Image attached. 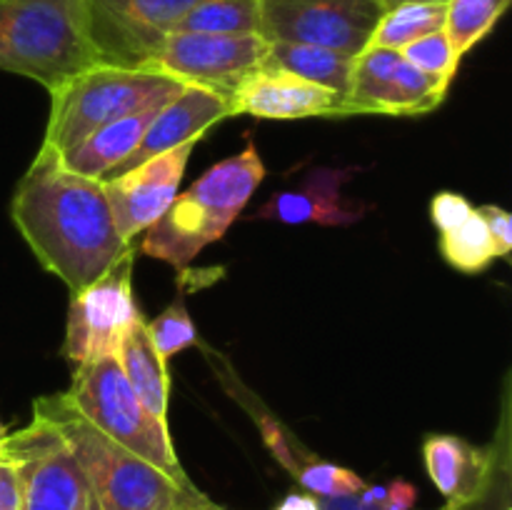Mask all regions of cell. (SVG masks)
<instances>
[{"mask_svg":"<svg viewBox=\"0 0 512 510\" xmlns=\"http://www.w3.org/2000/svg\"><path fill=\"white\" fill-rule=\"evenodd\" d=\"M10 218L38 263L58 275L70 293L95 283L135 248L115 228L103 183L68 170L50 148H40L20 178Z\"/></svg>","mask_w":512,"mask_h":510,"instance_id":"cell-1","label":"cell"},{"mask_svg":"<svg viewBox=\"0 0 512 510\" xmlns=\"http://www.w3.org/2000/svg\"><path fill=\"white\" fill-rule=\"evenodd\" d=\"M33 415L48 420L83 470L100 510H215L198 488H183L170 475L125 450L88 423L68 395H45Z\"/></svg>","mask_w":512,"mask_h":510,"instance_id":"cell-2","label":"cell"},{"mask_svg":"<svg viewBox=\"0 0 512 510\" xmlns=\"http://www.w3.org/2000/svg\"><path fill=\"white\" fill-rule=\"evenodd\" d=\"M263 178L265 165L248 140L245 150L215 163L185 193L175 195L170 208L143 230L140 250L173 268H185L200 250L223 238Z\"/></svg>","mask_w":512,"mask_h":510,"instance_id":"cell-3","label":"cell"},{"mask_svg":"<svg viewBox=\"0 0 512 510\" xmlns=\"http://www.w3.org/2000/svg\"><path fill=\"white\" fill-rule=\"evenodd\" d=\"M185 83L155 68L88 65L50 90L43 148L63 155L103 125L173 100Z\"/></svg>","mask_w":512,"mask_h":510,"instance_id":"cell-4","label":"cell"},{"mask_svg":"<svg viewBox=\"0 0 512 510\" xmlns=\"http://www.w3.org/2000/svg\"><path fill=\"white\" fill-rule=\"evenodd\" d=\"M88 65L78 0H0V70L53 90Z\"/></svg>","mask_w":512,"mask_h":510,"instance_id":"cell-5","label":"cell"},{"mask_svg":"<svg viewBox=\"0 0 512 510\" xmlns=\"http://www.w3.org/2000/svg\"><path fill=\"white\" fill-rule=\"evenodd\" d=\"M65 395L93 428L148 460L183 488H195L175 455L170 428L158 423L140 403L120 368L118 355H105L73 368V380Z\"/></svg>","mask_w":512,"mask_h":510,"instance_id":"cell-6","label":"cell"},{"mask_svg":"<svg viewBox=\"0 0 512 510\" xmlns=\"http://www.w3.org/2000/svg\"><path fill=\"white\" fill-rule=\"evenodd\" d=\"M200 0H78L93 63L148 68L160 45Z\"/></svg>","mask_w":512,"mask_h":510,"instance_id":"cell-7","label":"cell"},{"mask_svg":"<svg viewBox=\"0 0 512 510\" xmlns=\"http://www.w3.org/2000/svg\"><path fill=\"white\" fill-rule=\"evenodd\" d=\"M133 265L135 248H130L95 283L70 298L63 358L73 368L118 355L120 340L143 320L133 295Z\"/></svg>","mask_w":512,"mask_h":510,"instance_id":"cell-8","label":"cell"},{"mask_svg":"<svg viewBox=\"0 0 512 510\" xmlns=\"http://www.w3.org/2000/svg\"><path fill=\"white\" fill-rule=\"evenodd\" d=\"M0 453L18 465L20 510H100L83 470L48 420L33 415L28 428L5 435Z\"/></svg>","mask_w":512,"mask_h":510,"instance_id":"cell-9","label":"cell"},{"mask_svg":"<svg viewBox=\"0 0 512 510\" xmlns=\"http://www.w3.org/2000/svg\"><path fill=\"white\" fill-rule=\"evenodd\" d=\"M268 48L263 35L170 33L148 68L230 100L263 70Z\"/></svg>","mask_w":512,"mask_h":510,"instance_id":"cell-10","label":"cell"},{"mask_svg":"<svg viewBox=\"0 0 512 510\" xmlns=\"http://www.w3.org/2000/svg\"><path fill=\"white\" fill-rule=\"evenodd\" d=\"M385 13L383 0H263V38L358 55Z\"/></svg>","mask_w":512,"mask_h":510,"instance_id":"cell-11","label":"cell"},{"mask_svg":"<svg viewBox=\"0 0 512 510\" xmlns=\"http://www.w3.org/2000/svg\"><path fill=\"white\" fill-rule=\"evenodd\" d=\"M448 90L420 73L400 50L368 45L353 60L343 115H425L440 108Z\"/></svg>","mask_w":512,"mask_h":510,"instance_id":"cell-12","label":"cell"},{"mask_svg":"<svg viewBox=\"0 0 512 510\" xmlns=\"http://www.w3.org/2000/svg\"><path fill=\"white\" fill-rule=\"evenodd\" d=\"M193 148L195 140H190L168 153L143 160L125 173L100 180L115 228L125 243H133L135 235L150 228L170 208L178 195L180 180H183Z\"/></svg>","mask_w":512,"mask_h":510,"instance_id":"cell-13","label":"cell"},{"mask_svg":"<svg viewBox=\"0 0 512 510\" xmlns=\"http://www.w3.org/2000/svg\"><path fill=\"white\" fill-rule=\"evenodd\" d=\"M235 115L265 120L343 118V98L293 73L263 68L230 98V118Z\"/></svg>","mask_w":512,"mask_h":510,"instance_id":"cell-14","label":"cell"},{"mask_svg":"<svg viewBox=\"0 0 512 510\" xmlns=\"http://www.w3.org/2000/svg\"><path fill=\"white\" fill-rule=\"evenodd\" d=\"M225 118H230V100L213 93V90L198 88V85H185L173 100H168L158 110V115L148 125L138 148L118 168L110 170L105 178L125 173V170L135 168L143 160L155 158L160 153H168V150L190 143V140L198 143L205 135V130L213 128L215 123H220Z\"/></svg>","mask_w":512,"mask_h":510,"instance_id":"cell-15","label":"cell"},{"mask_svg":"<svg viewBox=\"0 0 512 510\" xmlns=\"http://www.w3.org/2000/svg\"><path fill=\"white\" fill-rule=\"evenodd\" d=\"M350 170L315 168L298 188L283 190L255 210V220L303 225H353L368 213L365 203H348L340 193Z\"/></svg>","mask_w":512,"mask_h":510,"instance_id":"cell-16","label":"cell"},{"mask_svg":"<svg viewBox=\"0 0 512 510\" xmlns=\"http://www.w3.org/2000/svg\"><path fill=\"white\" fill-rule=\"evenodd\" d=\"M423 460L430 480L448 503L443 510H458L473 503L485 488L493 468V445L478 448L458 435H428Z\"/></svg>","mask_w":512,"mask_h":510,"instance_id":"cell-17","label":"cell"},{"mask_svg":"<svg viewBox=\"0 0 512 510\" xmlns=\"http://www.w3.org/2000/svg\"><path fill=\"white\" fill-rule=\"evenodd\" d=\"M165 103L150 105V108L138 110L133 115H123V118L113 120V123L103 125V128L95 130L93 135H88L85 140H80L75 148L65 150L60 155V163L65 165L73 173L83 175L90 180H105V175L110 170L118 168L135 148L143 140L145 130L153 123V118L158 115V110Z\"/></svg>","mask_w":512,"mask_h":510,"instance_id":"cell-18","label":"cell"},{"mask_svg":"<svg viewBox=\"0 0 512 510\" xmlns=\"http://www.w3.org/2000/svg\"><path fill=\"white\" fill-rule=\"evenodd\" d=\"M118 360L145 410L158 423L168 425V370H165V360L155 353L150 343L145 320L135 323L120 340Z\"/></svg>","mask_w":512,"mask_h":510,"instance_id":"cell-19","label":"cell"},{"mask_svg":"<svg viewBox=\"0 0 512 510\" xmlns=\"http://www.w3.org/2000/svg\"><path fill=\"white\" fill-rule=\"evenodd\" d=\"M353 55H343L338 50L318 48V45L303 43H280L273 40L265 55L263 68L285 70L298 78L330 88L345 98L350 85V70H353Z\"/></svg>","mask_w":512,"mask_h":510,"instance_id":"cell-20","label":"cell"},{"mask_svg":"<svg viewBox=\"0 0 512 510\" xmlns=\"http://www.w3.org/2000/svg\"><path fill=\"white\" fill-rule=\"evenodd\" d=\"M173 33L263 35V0H200Z\"/></svg>","mask_w":512,"mask_h":510,"instance_id":"cell-21","label":"cell"},{"mask_svg":"<svg viewBox=\"0 0 512 510\" xmlns=\"http://www.w3.org/2000/svg\"><path fill=\"white\" fill-rule=\"evenodd\" d=\"M445 25V5L438 3H400L385 8L383 18L375 25L370 43L373 48L403 50L405 45L438 33Z\"/></svg>","mask_w":512,"mask_h":510,"instance_id":"cell-22","label":"cell"},{"mask_svg":"<svg viewBox=\"0 0 512 510\" xmlns=\"http://www.w3.org/2000/svg\"><path fill=\"white\" fill-rule=\"evenodd\" d=\"M508 5L510 0H450L445 5L443 33L460 60L498 25Z\"/></svg>","mask_w":512,"mask_h":510,"instance_id":"cell-23","label":"cell"},{"mask_svg":"<svg viewBox=\"0 0 512 510\" xmlns=\"http://www.w3.org/2000/svg\"><path fill=\"white\" fill-rule=\"evenodd\" d=\"M440 253L445 263L468 275L483 273L498 258L488 225L483 223L478 210H473L458 228L440 233Z\"/></svg>","mask_w":512,"mask_h":510,"instance_id":"cell-24","label":"cell"},{"mask_svg":"<svg viewBox=\"0 0 512 510\" xmlns=\"http://www.w3.org/2000/svg\"><path fill=\"white\" fill-rule=\"evenodd\" d=\"M503 398V418H500L498 438L493 443V468H490L485 488L480 490L473 503L463 505L458 510H510V393L508 380H505Z\"/></svg>","mask_w":512,"mask_h":510,"instance_id":"cell-25","label":"cell"},{"mask_svg":"<svg viewBox=\"0 0 512 510\" xmlns=\"http://www.w3.org/2000/svg\"><path fill=\"white\" fill-rule=\"evenodd\" d=\"M145 330H148L155 353L163 360L173 358L180 350L198 343V328H195V323L190 320L188 310H185L183 305V298H178L173 305H168L153 323H145Z\"/></svg>","mask_w":512,"mask_h":510,"instance_id":"cell-26","label":"cell"},{"mask_svg":"<svg viewBox=\"0 0 512 510\" xmlns=\"http://www.w3.org/2000/svg\"><path fill=\"white\" fill-rule=\"evenodd\" d=\"M295 478L315 498H340V495H358L365 490V480L348 468H340L325 460L305 458Z\"/></svg>","mask_w":512,"mask_h":510,"instance_id":"cell-27","label":"cell"},{"mask_svg":"<svg viewBox=\"0 0 512 510\" xmlns=\"http://www.w3.org/2000/svg\"><path fill=\"white\" fill-rule=\"evenodd\" d=\"M400 53H403V58L408 60V63H413L420 73L430 75V78L448 85V88L450 83H453L455 73H458L460 58L455 55L453 45H450L448 35H445L443 30L430 33L425 35V38L415 40V43L405 45Z\"/></svg>","mask_w":512,"mask_h":510,"instance_id":"cell-28","label":"cell"},{"mask_svg":"<svg viewBox=\"0 0 512 510\" xmlns=\"http://www.w3.org/2000/svg\"><path fill=\"white\" fill-rule=\"evenodd\" d=\"M473 210L475 208L465 195L450 193V190H443V193H438L430 200V220H433V225L440 233L458 228Z\"/></svg>","mask_w":512,"mask_h":510,"instance_id":"cell-29","label":"cell"},{"mask_svg":"<svg viewBox=\"0 0 512 510\" xmlns=\"http://www.w3.org/2000/svg\"><path fill=\"white\" fill-rule=\"evenodd\" d=\"M483 218V223L488 225V233L493 238L495 255L498 258H510L512 250V215L500 205H483V208H475Z\"/></svg>","mask_w":512,"mask_h":510,"instance_id":"cell-30","label":"cell"},{"mask_svg":"<svg viewBox=\"0 0 512 510\" xmlns=\"http://www.w3.org/2000/svg\"><path fill=\"white\" fill-rule=\"evenodd\" d=\"M23 490H20V473L15 460L0 453V510H20Z\"/></svg>","mask_w":512,"mask_h":510,"instance_id":"cell-31","label":"cell"},{"mask_svg":"<svg viewBox=\"0 0 512 510\" xmlns=\"http://www.w3.org/2000/svg\"><path fill=\"white\" fill-rule=\"evenodd\" d=\"M415 498H418V490L413 485L405 483V480H395L393 485H388L380 510H413Z\"/></svg>","mask_w":512,"mask_h":510,"instance_id":"cell-32","label":"cell"},{"mask_svg":"<svg viewBox=\"0 0 512 510\" xmlns=\"http://www.w3.org/2000/svg\"><path fill=\"white\" fill-rule=\"evenodd\" d=\"M318 510H380L383 503H368L363 495H340V498H315Z\"/></svg>","mask_w":512,"mask_h":510,"instance_id":"cell-33","label":"cell"},{"mask_svg":"<svg viewBox=\"0 0 512 510\" xmlns=\"http://www.w3.org/2000/svg\"><path fill=\"white\" fill-rule=\"evenodd\" d=\"M275 510H318V500H315V495L290 493L288 498L280 500V505Z\"/></svg>","mask_w":512,"mask_h":510,"instance_id":"cell-34","label":"cell"},{"mask_svg":"<svg viewBox=\"0 0 512 510\" xmlns=\"http://www.w3.org/2000/svg\"><path fill=\"white\" fill-rule=\"evenodd\" d=\"M385 8H393V5H400V3H438V5H448L450 0H383Z\"/></svg>","mask_w":512,"mask_h":510,"instance_id":"cell-35","label":"cell"},{"mask_svg":"<svg viewBox=\"0 0 512 510\" xmlns=\"http://www.w3.org/2000/svg\"><path fill=\"white\" fill-rule=\"evenodd\" d=\"M5 435H8V433H5V428H3V425H0V443H3Z\"/></svg>","mask_w":512,"mask_h":510,"instance_id":"cell-36","label":"cell"},{"mask_svg":"<svg viewBox=\"0 0 512 510\" xmlns=\"http://www.w3.org/2000/svg\"><path fill=\"white\" fill-rule=\"evenodd\" d=\"M215 510H223V508H215Z\"/></svg>","mask_w":512,"mask_h":510,"instance_id":"cell-37","label":"cell"}]
</instances>
